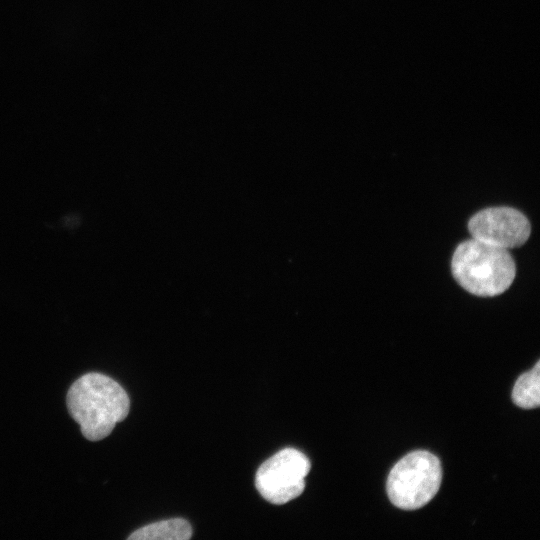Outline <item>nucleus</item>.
<instances>
[{"label":"nucleus","mask_w":540,"mask_h":540,"mask_svg":"<svg viewBox=\"0 0 540 540\" xmlns=\"http://www.w3.org/2000/svg\"><path fill=\"white\" fill-rule=\"evenodd\" d=\"M310 461L301 451L285 448L268 458L258 468L255 485L260 495L272 504H285L300 496Z\"/></svg>","instance_id":"4"},{"label":"nucleus","mask_w":540,"mask_h":540,"mask_svg":"<svg viewBox=\"0 0 540 540\" xmlns=\"http://www.w3.org/2000/svg\"><path fill=\"white\" fill-rule=\"evenodd\" d=\"M192 536L189 522L183 518H172L154 522L134 531L130 540H188Z\"/></svg>","instance_id":"6"},{"label":"nucleus","mask_w":540,"mask_h":540,"mask_svg":"<svg viewBox=\"0 0 540 540\" xmlns=\"http://www.w3.org/2000/svg\"><path fill=\"white\" fill-rule=\"evenodd\" d=\"M512 400L515 405L524 409H533L540 405V361H537L532 370L517 379Z\"/></svg>","instance_id":"7"},{"label":"nucleus","mask_w":540,"mask_h":540,"mask_svg":"<svg viewBox=\"0 0 540 540\" xmlns=\"http://www.w3.org/2000/svg\"><path fill=\"white\" fill-rule=\"evenodd\" d=\"M441 481L439 459L428 451H414L391 469L386 484L387 495L397 508L416 510L435 497Z\"/></svg>","instance_id":"3"},{"label":"nucleus","mask_w":540,"mask_h":540,"mask_svg":"<svg viewBox=\"0 0 540 540\" xmlns=\"http://www.w3.org/2000/svg\"><path fill=\"white\" fill-rule=\"evenodd\" d=\"M468 231L475 240L508 250L520 247L528 240L531 226L520 211L501 206L474 214L468 222Z\"/></svg>","instance_id":"5"},{"label":"nucleus","mask_w":540,"mask_h":540,"mask_svg":"<svg viewBox=\"0 0 540 540\" xmlns=\"http://www.w3.org/2000/svg\"><path fill=\"white\" fill-rule=\"evenodd\" d=\"M67 408L80 425L83 436L90 441H99L127 417L130 400L118 382L104 374L91 372L71 385Z\"/></svg>","instance_id":"1"},{"label":"nucleus","mask_w":540,"mask_h":540,"mask_svg":"<svg viewBox=\"0 0 540 540\" xmlns=\"http://www.w3.org/2000/svg\"><path fill=\"white\" fill-rule=\"evenodd\" d=\"M451 271L467 292L479 297H493L510 287L516 265L508 250L471 238L456 247Z\"/></svg>","instance_id":"2"}]
</instances>
